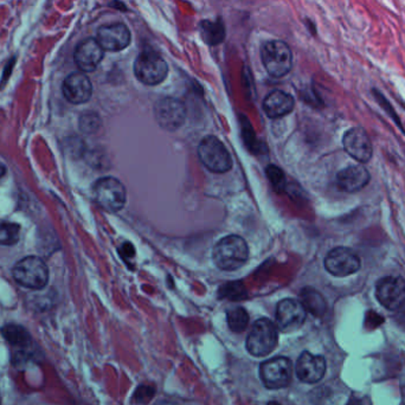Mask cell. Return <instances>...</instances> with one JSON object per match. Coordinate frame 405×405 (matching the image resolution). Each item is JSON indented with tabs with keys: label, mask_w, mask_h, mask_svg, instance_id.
Here are the masks:
<instances>
[{
	"label": "cell",
	"mask_w": 405,
	"mask_h": 405,
	"mask_svg": "<svg viewBox=\"0 0 405 405\" xmlns=\"http://www.w3.org/2000/svg\"><path fill=\"white\" fill-rule=\"evenodd\" d=\"M21 238V227L11 222L0 223V246H14Z\"/></svg>",
	"instance_id": "24"
},
{
	"label": "cell",
	"mask_w": 405,
	"mask_h": 405,
	"mask_svg": "<svg viewBox=\"0 0 405 405\" xmlns=\"http://www.w3.org/2000/svg\"><path fill=\"white\" fill-rule=\"evenodd\" d=\"M227 319H228L229 327L235 333L243 332L249 323V315L242 307H236L229 310Z\"/></svg>",
	"instance_id": "23"
},
{
	"label": "cell",
	"mask_w": 405,
	"mask_h": 405,
	"mask_svg": "<svg viewBox=\"0 0 405 405\" xmlns=\"http://www.w3.org/2000/svg\"><path fill=\"white\" fill-rule=\"evenodd\" d=\"M369 181L370 173L362 165L349 166L336 174V185L347 194L362 191L369 184Z\"/></svg>",
	"instance_id": "18"
},
{
	"label": "cell",
	"mask_w": 405,
	"mask_h": 405,
	"mask_svg": "<svg viewBox=\"0 0 405 405\" xmlns=\"http://www.w3.org/2000/svg\"><path fill=\"white\" fill-rule=\"evenodd\" d=\"M248 257L246 242L235 235L222 238L212 251L213 262L222 270H236L246 264Z\"/></svg>",
	"instance_id": "1"
},
{
	"label": "cell",
	"mask_w": 405,
	"mask_h": 405,
	"mask_svg": "<svg viewBox=\"0 0 405 405\" xmlns=\"http://www.w3.org/2000/svg\"><path fill=\"white\" fill-rule=\"evenodd\" d=\"M101 127V119L96 113L88 112L82 114L80 117V128L83 133L94 134Z\"/></svg>",
	"instance_id": "25"
},
{
	"label": "cell",
	"mask_w": 405,
	"mask_h": 405,
	"mask_svg": "<svg viewBox=\"0 0 405 405\" xmlns=\"http://www.w3.org/2000/svg\"><path fill=\"white\" fill-rule=\"evenodd\" d=\"M96 40L104 51H121L130 45V29L122 23H114L102 26L97 31Z\"/></svg>",
	"instance_id": "14"
},
{
	"label": "cell",
	"mask_w": 405,
	"mask_h": 405,
	"mask_svg": "<svg viewBox=\"0 0 405 405\" xmlns=\"http://www.w3.org/2000/svg\"><path fill=\"white\" fill-rule=\"evenodd\" d=\"M134 73L146 86H158L167 78L166 60L154 51H143L134 63Z\"/></svg>",
	"instance_id": "5"
},
{
	"label": "cell",
	"mask_w": 405,
	"mask_h": 405,
	"mask_svg": "<svg viewBox=\"0 0 405 405\" xmlns=\"http://www.w3.org/2000/svg\"><path fill=\"white\" fill-rule=\"evenodd\" d=\"M158 405H171V404H167V403H160V404Z\"/></svg>",
	"instance_id": "33"
},
{
	"label": "cell",
	"mask_w": 405,
	"mask_h": 405,
	"mask_svg": "<svg viewBox=\"0 0 405 405\" xmlns=\"http://www.w3.org/2000/svg\"><path fill=\"white\" fill-rule=\"evenodd\" d=\"M279 343V332L275 323L269 319L255 321L246 339V349L255 357H266L272 354Z\"/></svg>",
	"instance_id": "3"
},
{
	"label": "cell",
	"mask_w": 405,
	"mask_h": 405,
	"mask_svg": "<svg viewBox=\"0 0 405 405\" xmlns=\"http://www.w3.org/2000/svg\"><path fill=\"white\" fill-rule=\"evenodd\" d=\"M5 172H6V168H5L3 165L0 164V178L4 177Z\"/></svg>",
	"instance_id": "30"
},
{
	"label": "cell",
	"mask_w": 405,
	"mask_h": 405,
	"mask_svg": "<svg viewBox=\"0 0 405 405\" xmlns=\"http://www.w3.org/2000/svg\"><path fill=\"white\" fill-rule=\"evenodd\" d=\"M12 275L18 285L24 288L37 290L48 285V266L37 256H27L16 263L12 269Z\"/></svg>",
	"instance_id": "2"
},
{
	"label": "cell",
	"mask_w": 405,
	"mask_h": 405,
	"mask_svg": "<svg viewBox=\"0 0 405 405\" xmlns=\"http://www.w3.org/2000/svg\"><path fill=\"white\" fill-rule=\"evenodd\" d=\"M94 198L107 211H120L125 207L127 194L124 184L117 178L104 177L94 185Z\"/></svg>",
	"instance_id": "7"
},
{
	"label": "cell",
	"mask_w": 405,
	"mask_h": 405,
	"mask_svg": "<svg viewBox=\"0 0 405 405\" xmlns=\"http://www.w3.org/2000/svg\"><path fill=\"white\" fill-rule=\"evenodd\" d=\"M63 95L70 104H82L88 102L93 95V84L84 73H70L62 86Z\"/></svg>",
	"instance_id": "15"
},
{
	"label": "cell",
	"mask_w": 405,
	"mask_h": 405,
	"mask_svg": "<svg viewBox=\"0 0 405 405\" xmlns=\"http://www.w3.org/2000/svg\"><path fill=\"white\" fill-rule=\"evenodd\" d=\"M302 306L305 307L306 312H310V314L314 316H323L327 310V303L323 295L312 287H306L302 289L301 292Z\"/></svg>",
	"instance_id": "21"
},
{
	"label": "cell",
	"mask_w": 405,
	"mask_h": 405,
	"mask_svg": "<svg viewBox=\"0 0 405 405\" xmlns=\"http://www.w3.org/2000/svg\"><path fill=\"white\" fill-rule=\"evenodd\" d=\"M372 95L375 96V101H377V104H380V107L383 108L384 112L388 114L389 117H391L393 121H395V124L398 125V127L401 128L403 132V125H402L401 120H400V117L397 115V113L395 112V109H393V104L389 102V100L385 97V96L380 93L378 89H372Z\"/></svg>",
	"instance_id": "26"
},
{
	"label": "cell",
	"mask_w": 405,
	"mask_h": 405,
	"mask_svg": "<svg viewBox=\"0 0 405 405\" xmlns=\"http://www.w3.org/2000/svg\"><path fill=\"white\" fill-rule=\"evenodd\" d=\"M267 177L270 181V183H272L273 187L277 192H282V191L285 190V173L282 172L281 168L274 166V165H269L267 167Z\"/></svg>",
	"instance_id": "27"
},
{
	"label": "cell",
	"mask_w": 405,
	"mask_h": 405,
	"mask_svg": "<svg viewBox=\"0 0 405 405\" xmlns=\"http://www.w3.org/2000/svg\"><path fill=\"white\" fill-rule=\"evenodd\" d=\"M268 405H280L279 404V403H274V402H273V403H269V404Z\"/></svg>",
	"instance_id": "32"
},
{
	"label": "cell",
	"mask_w": 405,
	"mask_h": 405,
	"mask_svg": "<svg viewBox=\"0 0 405 405\" xmlns=\"http://www.w3.org/2000/svg\"><path fill=\"white\" fill-rule=\"evenodd\" d=\"M200 32H202V38L204 39V42L212 47L222 43L225 38L224 24L222 22V19L202 21L200 23Z\"/></svg>",
	"instance_id": "22"
},
{
	"label": "cell",
	"mask_w": 405,
	"mask_h": 405,
	"mask_svg": "<svg viewBox=\"0 0 405 405\" xmlns=\"http://www.w3.org/2000/svg\"><path fill=\"white\" fill-rule=\"evenodd\" d=\"M224 292V297H227V298L236 299V295H235V293H236V292H240V293H242V292H244V288H243L242 285H240V284H231V285H229L228 288L225 287Z\"/></svg>",
	"instance_id": "28"
},
{
	"label": "cell",
	"mask_w": 405,
	"mask_h": 405,
	"mask_svg": "<svg viewBox=\"0 0 405 405\" xmlns=\"http://www.w3.org/2000/svg\"><path fill=\"white\" fill-rule=\"evenodd\" d=\"M362 266L360 259L352 249L338 246L328 253L325 259V268L331 275L346 277L359 272Z\"/></svg>",
	"instance_id": "8"
},
{
	"label": "cell",
	"mask_w": 405,
	"mask_h": 405,
	"mask_svg": "<svg viewBox=\"0 0 405 405\" xmlns=\"http://www.w3.org/2000/svg\"><path fill=\"white\" fill-rule=\"evenodd\" d=\"M295 106L293 96L285 91H274L263 101V109L272 119L285 117L292 112Z\"/></svg>",
	"instance_id": "19"
},
{
	"label": "cell",
	"mask_w": 405,
	"mask_h": 405,
	"mask_svg": "<svg viewBox=\"0 0 405 405\" xmlns=\"http://www.w3.org/2000/svg\"><path fill=\"white\" fill-rule=\"evenodd\" d=\"M307 24H308V29H310V32L313 34V35H316V29H315V25L313 23L310 22V21H307Z\"/></svg>",
	"instance_id": "29"
},
{
	"label": "cell",
	"mask_w": 405,
	"mask_h": 405,
	"mask_svg": "<svg viewBox=\"0 0 405 405\" xmlns=\"http://www.w3.org/2000/svg\"><path fill=\"white\" fill-rule=\"evenodd\" d=\"M259 373L268 389H284L292 380L293 364L288 358H273L263 362Z\"/></svg>",
	"instance_id": "9"
},
{
	"label": "cell",
	"mask_w": 405,
	"mask_h": 405,
	"mask_svg": "<svg viewBox=\"0 0 405 405\" xmlns=\"http://www.w3.org/2000/svg\"><path fill=\"white\" fill-rule=\"evenodd\" d=\"M307 312L298 300L285 299L277 305L276 327L282 332H294L301 327L306 320Z\"/></svg>",
	"instance_id": "11"
},
{
	"label": "cell",
	"mask_w": 405,
	"mask_h": 405,
	"mask_svg": "<svg viewBox=\"0 0 405 405\" xmlns=\"http://www.w3.org/2000/svg\"><path fill=\"white\" fill-rule=\"evenodd\" d=\"M155 117L165 130H178L185 121V107L172 97L160 100L155 106Z\"/></svg>",
	"instance_id": "13"
},
{
	"label": "cell",
	"mask_w": 405,
	"mask_h": 405,
	"mask_svg": "<svg viewBox=\"0 0 405 405\" xmlns=\"http://www.w3.org/2000/svg\"><path fill=\"white\" fill-rule=\"evenodd\" d=\"M104 50L94 38H88L78 44L73 60L82 73H91L104 60Z\"/></svg>",
	"instance_id": "16"
},
{
	"label": "cell",
	"mask_w": 405,
	"mask_h": 405,
	"mask_svg": "<svg viewBox=\"0 0 405 405\" xmlns=\"http://www.w3.org/2000/svg\"><path fill=\"white\" fill-rule=\"evenodd\" d=\"M375 297L382 306L397 310L405 303V280L401 276H385L375 285Z\"/></svg>",
	"instance_id": "10"
},
{
	"label": "cell",
	"mask_w": 405,
	"mask_h": 405,
	"mask_svg": "<svg viewBox=\"0 0 405 405\" xmlns=\"http://www.w3.org/2000/svg\"><path fill=\"white\" fill-rule=\"evenodd\" d=\"M349 405H360V403H358L357 401L351 402Z\"/></svg>",
	"instance_id": "31"
},
{
	"label": "cell",
	"mask_w": 405,
	"mask_h": 405,
	"mask_svg": "<svg viewBox=\"0 0 405 405\" xmlns=\"http://www.w3.org/2000/svg\"><path fill=\"white\" fill-rule=\"evenodd\" d=\"M199 159L213 173L228 172L233 167V159L224 145L212 135L202 139L198 147Z\"/></svg>",
	"instance_id": "6"
},
{
	"label": "cell",
	"mask_w": 405,
	"mask_h": 405,
	"mask_svg": "<svg viewBox=\"0 0 405 405\" xmlns=\"http://www.w3.org/2000/svg\"><path fill=\"white\" fill-rule=\"evenodd\" d=\"M343 145L347 154L360 164H367L373 154V147L367 132L360 127H354L346 132Z\"/></svg>",
	"instance_id": "12"
},
{
	"label": "cell",
	"mask_w": 405,
	"mask_h": 405,
	"mask_svg": "<svg viewBox=\"0 0 405 405\" xmlns=\"http://www.w3.org/2000/svg\"><path fill=\"white\" fill-rule=\"evenodd\" d=\"M1 333L8 343L17 351L18 359L22 357V354H27L32 339L25 328L18 325H6L1 329Z\"/></svg>",
	"instance_id": "20"
},
{
	"label": "cell",
	"mask_w": 405,
	"mask_h": 405,
	"mask_svg": "<svg viewBox=\"0 0 405 405\" xmlns=\"http://www.w3.org/2000/svg\"><path fill=\"white\" fill-rule=\"evenodd\" d=\"M326 373V360L323 356L302 352L297 362V375L302 383L315 384Z\"/></svg>",
	"instance_id": "17"
},
{
	"label": "cell",
	"mask_w": 405,
	"mask_h": 405,
	"mask_svg": "<svg viewBox=\"0 0 405 405\" xmlns=\"http://www.w3.org/2000/svg\"><path fill=\"white\" fill-rule=\"evenodd\" d=\"M262 63L273 78H284L293 65V54L289 45L282 40H270L262 49Z\"/></svg>",
	"instance_id": "4"
}]
</instances>
